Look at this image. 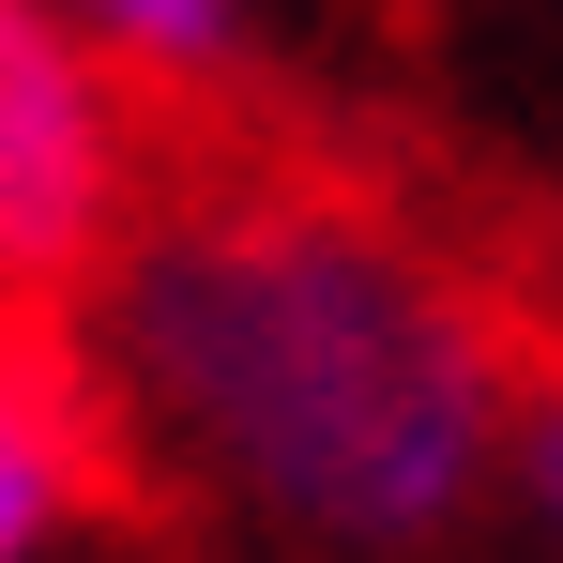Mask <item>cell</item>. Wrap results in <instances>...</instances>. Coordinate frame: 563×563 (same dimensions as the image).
<instances>
[{"label": "cell", "mask_w": 563, "mask_h": 563, "mask_svg": "<svg viewBox=\"0 0 563 563\" xmlns=\"http://www.w3.org/2000/svg\"><path fill=\"white\" fill-rule=\"evenodd\" d=\"M107 503V427L77 366L31 335V305H0V563H62Z\"/></svg>", "instance_id": "cell-3"}, {"label": "cell", "mask_w": 563, "mask_h": 563, "mask_svg": "<svg viewBox=\"0 0 563 563\" xmlns=\"http://www.w3.org/2000/svg\"><path fill=\"white\" fill-rule=\"evenodd\" d=\"M137 198V77H107L46 0H0V305H77Z\"/></svg>", "instance_id": "cell-2"}, {"label": "cell", "mask_w": 563, "mask_h": 563, "mask_svg": "<svg viewBox=\"0 0 563 563\" xmlns=\"http://www.w3.org/2000/svg\"><path fill=\"white\" fill-rule=\"evenodd\" d=\"M518 487H533V518L563 533V380H549V396H518Z\"/></svg>", "instance_id": "cell-5"}, {"label": "cell", "mask_w": 563, "mask_h": 563, "mask_svg": "<svg viewBox=\"0 0 563 563\" xmlns=\"http://www.w3.org/2000/svg\"><path fill=\"white\" fill-rule=\"evenodd\" d=\"M107 457L275 563H442L518 487L503 305L335 184L137 198L77 289Z\"/></svg>", "instance_id": "cell-1"}, {"label": "cell", "mask_w": 563, "mask_h": 563, "mask_svg": "<svg viewBox=\"0 0 563 563\" xmlns=\"http://www.w3.org/2000/svg\"><path fill=\"white\" fill-rule=\"evenodd\" d=\"M77 46H92L107 77H229L244 46H260V0H46Z\"/></svg>", "instance_id": "cell-4"}]
</instances>
